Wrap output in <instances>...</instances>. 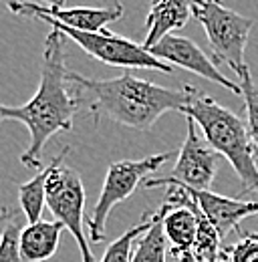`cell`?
I'll return each mask as SVG.
<instances>
[{"instance_id":"11","label":"cell","mask_w":258,"mask_h":262,"mask_svg":"<svg viewBox=\"0 0 258 262\" xmlns=\"http://www.w3.org/2000/svg\"><path fill=\"white\" fill-rule=\"evenodd\" d=\"M184 188V186H182ZM186 192L200 206L204 216L214 224L218 234L224 238L230 232H240V222L252 214H258V202H246V200H234L220 194H214L210 190H190Z\"/></svg>"},{"instance_id":"15","label":"cell","mask_w":258,"mask_h":262,"mask_svg":"<svg viewBox=\"0 0 258 262\" xmlns=\"http://www.w3.org/2000/svg\"><path fill=\"white\" fill-rule=\"evenodd\" d=\"M165 234H163V206L152 212V226L137 240L131 262H165Z\"/></svg>"},{"instance_id":"13","label":"cell","mask_w":258,"mask_h":262,"mask_svg":"<svg viewBox=\"0 0 258 262\" xmlns=\"http://www.w3.org/2000/svg\"><path fill=\"white\" fill-rule=\"evenodd\" d=\"M64 226L61 222H49V220H38L34 224H29L23 228L20 234V248L23 256L27 262H45L55 256L61 240V232Z\"/></svg>"},{"instance_id":"16","label":"cell","mask_w":258,"mask_h":262,"mask_svg":"<svg viewBox=\"0 0 258 262\" xmlns=\"http://www.w3.org/2000/svg\"><path fill=\"white\" fill-rule=\"evenodd\" d=\"M152 226V212L141 216V222L133 228H129L127 232H123L119 238H115L113 242H109L107 250L103 252V258L99 262H131L133 260V250L137 240L149 230Z\"/></svg>"},{"instance_id":"12","label":"cell","mask_w":258,"mask_h":262,"mask_svg":"<svg viewBox=\"0 0 258 262\" xmlns=\"http://www.w3.org/2000/svg\"><path fill=\"white\" fill-rule=\"evenodd\" d=\"M192 6L188 0H152L145 18V40L141 42L147 51L154 49L161 38L188 25Z\"/></svg>"},{"instance_id":"17","label":"cell","mask_w":258,"mask_h":262,"mask_svg":"<svg viewBox=\"0 0 258 262\" xmlns=\"http://www.w3.org/2000/svg\"><path fill=\"white\" fill-rule=\"evenodd\" d=\"M240 79V87H242V97H244V109L248 115L246 121V129L250 135V141L258 151V87L252 81V73L250 67H242V71L236 75Z\"/></svg>"},{"instance_id":"3","label":"cell","mask_w":258,"mask_h":262,"mask_svg":"<svg viewBox=\"0 0 258 262\" xmlns=\"http://www.w3.org/2000/svg\"><path fill=\"white\" fill-rule=\"evenodd\" d=\"M184 89L188 93V103L180 113L192 117L208 145L230 162L242 182V192L258 194L256 149L250 141L246 123L202 89L192 85H184Z\"/></svg>"},{"instance_id":"14","label":"cell","mask_w":258,"mask_h":262,"mask_svg":"<svg viewBox=\"0 0 258 262\" xmlns=\"http://www.w3.org/2000/svg\"><path fill=\"white\" fill-rule=\"evenodd\" d=\"M71 151V147L67 145L63 147L53 160L51 164L45 165L36 176H32L27 184H20L16 190H18V204L29 220V224H34L40 220L45 208H47V184H49V178L53 176V171L61 165L63 158Z\"/></svg>"},{"instance_id":"18","label":"cell","mask_w":258,"mask_h":262,"mask_svg":"<svg viewBox=\"0 0 258 262\" xmlns=\"http://www.w3.org/2000/svg\"><path fill=\"white\" fill-rule=\"evenodd\" d=\"M20 234L23 228L14 220L4 226L0 234V262H27L20 248Z\"/></svg>"},{"instance_id":"9","label":"cell","mask_w":258,"mask_h":262,"mask_svg":"<svg viewBox=\"0 0 258 262\" xmlns=\"http://www.w3.org/2000/svg\"><path fill=\"white\" fill-rule=\"evenodd\" d=\"M8 8L14 14L20 16H49L57 23H61L69 29L81 31V33H101L107 31L105 27L119 20L125 12L123 4L119 0H107L103 6H71V8H51L45 4L23 2V0H10Z\"/></svg>"},{"instance_id":"4","label":"cell","mask_w":258,"mask_h":262,"mask_svg":"<svg viewBox=\"0 0 258 262\" xmlns=\"http://www.w3.org/2000/svg\"><path fill=\"white\" fill-rule=\"evenodd\" d=\"M188 2L192 6V16L206 31L212 49V59L216 61V65L226 63L238 75L242 67H246L244 51L254 20L234 12L222 0H188Z\"/></svg>"},{"instance_id":"22","label":"cell","mask_w":258,"mask_h":262,"mask_svg":"<svg viewBox=\"0 0 258 262\" xmlns=\"http://www.w3.org/2000/svg\"><path fill=\"white\" fill-rule=\"evenodd\" d=\"M176 262H200L196 256H193L192 252H186V254H182V256H178Z\"/></svg>"},{"instance_id":"2","label":"cell","mask_w":258,"mask_h":262,"mask_svg":"<svg viewBox=\"0 0 258 262\" xmlns=\"http://www.w3.org/2000/svg\"><path fill=\"white\" fill-rule=\"evenodd\" d=\"M69 83L95 123L105 117L137 131H149L161 115L182 111L188 103L184 87L165 89L129 73L113 79H89L69 71Z\"/></svg>"},{"instance_id":"1","label":"cell","mask_w":258,"mask_h":262,"mask_svg":"<svg viewBox=\"0 0 258 262\" xmlns=\"http://www.w3.org/2000/svg\"><path fill=\"white\" fill-rule=\"evenodd\" d=\"M81 103L69 83V69L64 65V36L53 31L45 38L40 81L36 93L25 105L8 107L0 103V121H18L31 133L29 147L23 151L20 162L31 169H42V149L47 141L71 131Z\"/></svg>"},{"instance_id":"21","label":"cell","mask_w":258,"mask_h":262,"mask_svg":"<svg viewBox=\"0 0 258 262\" xmlns=\"http://www.w3.org/2000/svg\"><path fill=\"white\" fill-rule=\"evenodd\" d=\"M45 6H51V8H64V2L67 0H40Z\"/></svg>"},{"instance_id":"7","label":"cell","mask_w":258,"mask_h":262,"mask_svg":"<svg viewBox=\"0 0 258 262\" xmlns=\"http://www.w3.org/2000/svg\"><path fill=\"white\" fill-rule=\"evenodd\" d=\"M186 141L178 154L176 165L167 178H149L145 180V188H167V186H184L190 190H210L216 171L218 160L222 158L210 145H206L198 135V123L192 117H186Z\"/></svg>"},{"instance_id":"20","label":"cell","mask_w":258,"mask_h":262,"mask_svg":"<svg viewBox=\"0 0 258 262\" xmlns=\"http://www.w3.org/2000/svg\"><path fill=\"white\" fill-rule=\"evenodd\" d=\"M10 220H12V212H10L8 208H2V210H0V234H2L4 226H6Z\"/></svg>"},{"instance_id":"24","label":"cell","mask_w":258,"mask_h":262,"mask_svg":"<svg viewBox=\"0 0 258 262\" xmlns=\"http://www.w3.org/2000/svg\"><path fill=\"white\" fill-rule=\"evenodd\" d=\"M256 162H258V151H256Z\"/></svg>"},{"instance_id":"10","label":"cell","mask_w":258,"mask_h":262,"mask_svg":"<svg viewBox=\"0 0 258 262\" xmlns=\"http://www.w3.org/2000/svg\"><path fill=\"white\" fill-rule=\"evenodd\" d=\"M149 53L160 59L167 65H176L182 67L186 71H190L198 77H204L212 83H218L222 85L224 89L232 91L234 95H242V87L240 83L228 79L226 75H222L216 67V61L212 57H208L193 40L186 38V36H180V34H167L165 38H161L160 42L149 49Z\"/></svg>"},{"instance_id":"5","label":"cell","mask_w":258,"mask_h":262,"mask_svg":"<svg viewBox=\"0 0 258 262\" xmlns=\"http://www.w3.org/2000/svg\"><path fill=\"white\" fill-rule=\"evenodd\" d=\"M174 151H163L156 154L143 160H119L107 167L105 182L101 188V194L97 198V204L93 206L91 216L87 218V228H89V240L91 242H103L105 236V226L111 210L121 204L123 200L135 194V190L145 184L147 176L158 171L161 165L165 164L169 158H174Z\"/></svg>"},{"instance_id":"19","label":"cell","mask_w":258,"mask_h":262,"mask_svg":"<svg viewBox=\"0 0 258 262\" xmlns=\"http://www.w3.org/2000/svg\"><path fill=\"white\" fill-rule=\"evenodd\" d=\"M240 240L226 248L232 262H258V234L254 232H238Z\"/></svg>"},{"instance_id":"23","label":"cell","mask_w":258,"mask_h":262,"mask_svg":"<svg viewBox=\"0 0 258 262\" xmlns=\"http://www.w3.org/2000/svg\"><path fill=\"white\" fill-rule=\"evenodd\" d=\"M216 262H232L230 260V256H228V252H226V248H224V252H222V256H220Z\"/></svg>"},{"instance_id":"8","label":"cell","mask_w":258,"mask_h":262,"mask_svg":"<svg viewBox=\"0 0 258 262\" xmlns=\"http://www.w3.org/2000/svg\"><path fill=\"white\" fill-rule=\"evenodd\" d=\"M47 206L57 222H61L64 230L75 238L83 262H97L93 258L89 238L83 230V212H85V188L81 176L73 167H57L47 184Z\"/></svg>"},{"instance_id":"6","label":"cell","mask_w":258,"mask_h":262,"mask_svg":"<svg viewBox=\"0 0 258 262\" xmlns=\"http://www.w3.org/2000/svg\"><path fill=\"white\" fill-rule=\"evenodd\" d=\"M47 23L53 31H59L63 36H69L73 42H77L89 57L111 67H123V69H149V71H160V73H171L174 67L156 59L143 45L133 42L125 36L113 34L109 31L101 33H81L75 29H69L61 23L49 18V16H34Z\"/></svg>"}]
</instances>
